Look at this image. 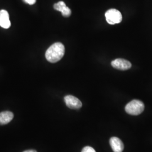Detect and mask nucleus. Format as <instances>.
<instances>
[{
	"mask_svg": "<svg viewBox=\"0 0 152 152\" xmlns=\"http://www.w3.org/2000/svg\"><path fill=\"white\" fill-rule=\"evenodd\" d=\"M111 64L114 68L121 71L129 69L132 65L129 61L124 59H117L113 60L111 63Z\"/></svg>",
	"mask_w": 152,
	"mask_h": 152,
	"instance_id": "39448f33",
	"label": "nucleus"
},
{
	"mask_svg": "<svg viewBox=\"0 0 152 152\" xmlns=\"http://www.w3.org/2000/svg\"><path fill=\"white\" fill-rule=\"evenodd\" d=\"M23 152H37L36 151H35V150H32V149H31V150H27V151H24Z\"/></svg>",
	"mask_w": 152,
	"mask_h": 152,
	"instance_id": "f8f14e48",
	"label": "nucleus"
},
{
	"mask_svg": "<svg viewBox=\"0 0 152 152\" xmlns=\"http://www.w3.org/2000/svg\"><path fill=\"white\" fill-rule=\"evenodd\" d=\"M144 104L139 100H133L125 107V110L128 114L137 115L141 114L144 110Z\"/></svg>",
	"mask_w": 152,
	"mask_h": 152,
	"instance_id": "f03ea898",
	"label": "nucleus"
},
{
	"mask_svg": "<svg viewBox=\"0 0 152 152\" xmlns=\"http://www.w3.org/2000/svg\"><path fill=\"white\" fill-rule=\"evenodd\" d=\"M110 145L114 152H122L124 149V145L122 141L117 137H112L109 140Z\"/></svg>",
	"mask_w": 152,
	"mask_h": 152,
	"instance_id": "423d86ee",
	"label": "nucleus"
},
{
	"mask_svg": "<svg viewBox=\"0 0 152 152\" xmlns=\"http://www.w3.org/2000/svg\"><path fill=\"white\" fill-rule=\"evenodd\" d=\"M66 105L72 109H78L81 108L82 106L81 102L74 96L72 95H67L64 97Z\"/></svg>",
	"mask_w": 152,
	"mask_h": 152,
	"instance_id": "20e7f679",
	"label": "nucleus"
},
{
	"mask_svg": "<svg viewBox=\"0 0 152 152\" xmlns=\"http://www.w3.org/2000/svg\"><path fill=\"white\" fill-rule=\"evenodd\" d=\"M54 8L55 10L60 11L62 14V15L64 17H69L71 15L72 11L71 9L66 6L63 1H59L58 3L55 4Z\"/></svg>",
	"mask_w": 152,
	"mask_h": 152,
	"instance_id": "6e6552de",
	"label": "nucleus"
},
{
	"mask_svg": "<svg viewBox=\"0 0 152 152\" xmlns=\"http://www.w3.org/2000/svg\"><path fill=\"white\" fill-rule=\"evenodd\" d=\"M81 152H96V151L92 147L87 146V147H84L82 149Z\"/></svg>",
	"mask_w": 152,
	"mask_h": 152,
	"instance_id": "9d476101",
	"label": "nucleus"
},
{
	"mask_svg": "<svg viewBox=\"0 0 152 152\" xmlns=\"http://www.w3.org/2000/svg\"><path fill=\"white\" fill-rule=\"evenodd\" d=\"M23 1L24 2L27 3V4H29V5H31L34 4L36 3V0H23Z\"/></svg>",
	"mask_w": 152,
	"mask_h": 152,
	"instance_id": "9b49d317",
	"label": "nucleus"
},
{
	"mask_svg": "<svg viewBox=\"0 0 152 152\" xmlns=\"http://www.w3.org/2000/svg\"><path fill=\"white\" fill-rule=\"evenodd\" d=\"M14 114L10 111H4L0 113V125H5L11 122Z\"/></svg>",
	"mask_w": 152,
	"mask_h": 152,
	"instance_id": "1a4fd4ad",
	"label": "nucleus"
},
{
	"mask_svg": "<svg viewBox=\"0 0 152 152\" xmlns=\"http://www.w3.org/2000/svg\"><path fill=\"white\" fill-rule=\"evenodd\" d=\"M105 15L107 22L111 25L118 24L122 20V15L120 11L114 9L108 10Z\"/></svg>",
	"mask_w": 152,
	"mask_h": 152,
	"instance_id": "7ed1b4c3",
	"label": "nucleus"
},
{
	"mask_svg": "<svg viewBox=\"0 0 152 152\" xmlns=\"http://www.w3.org/2000/svg\"><path fill=\"white\" fill-rule=\"evenodd\" d=\"M64 53V46L60 42H56L47 50L45 56L48 61L54 63L61 60Z\"/></svg>",
	"mask_w": 152,
	"mask_h": 152,
	"instance_id": "f257e3e1",
	"label": "nucleus"
},
{
	"mask_svg": "<svg viewBox=\"0 0 152 152\" xmlns=\"http://www.w3.org/2000/svg\"><path fill=\"white\" fill-rule=\"evenodd\" d=\"M0 26L5 29H8L11 26L9 13L5 10H0Z\"/></svg>",
	"mask_w": 152,
	"mask_h": 152,
	"instance_id": "0eeeda50",
	"label": "nucleus"
}]
</instances>
